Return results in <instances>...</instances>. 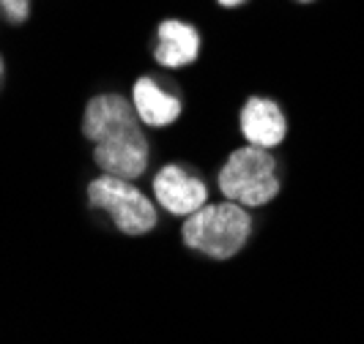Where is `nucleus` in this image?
<instances>
[{
	"instance_id": "1",
	"label": "nucleus",
	"mask_w": 364,
	"mask_h": 344,
	"mask_svg": "<svg viewBox=\"0 0 364 344\" xmlns=\"http://www.w3.org/2000/svg\"><path fill=\"white\" fill-rule=\"evenodd\" d=\"M252 233V218L238 202L203 205L183 221V240L189 249L203 252L211 260H230L244 249Z\"/></svg>"
},
{
	"instance_id": "6",
	"label": "nucleus",
	"mask_w": 364,
	"mask_h": 344,
	"mask_svg": "<svg viewBox=\"0 0 364 344\" xmlns=\"http://www.w3.org/2000/svg\"><path fill=\"white\" fill-rule=\"evenodd\" d=\"M140 115L137 109L129 104L124 96L118 93H102L93 96L85 107V118H82V131L91 143H105L109 137H118L124 131L140 128Z\"/></svg>"
},
{
	"instance_id": "3",
	"label": "nucleus",
	"mask_w": 364,
	"mask_h": 344,
	"mask_svg": "<svg viewBox=\"0 0 364 344\" xmlns=\"http://www.w3.org/2000/svg\"><path fill=\"white\" fill-rule=\"evenodd\" d=\"M88 199L93 208L109 213L115 227L127 235H146L156 227L154 199H148L132 181L102 175L88 186Z\"/></svg>"
},
{
	"instance_id": "9",
	"label": "nucleus",
	"mask_w": 364,
	"mask_h": 344,
	"mask_svg": "<svg viewBox=\"0 0 364 344\" xmlns=\"http://www.w3.org/2000/svg\"><path fill=\"white\" fill-rule=\"evenodd\" d=\"M132 101H134V109H137L140 121L154 128L170 126L181 115V101L176 96H170L167 91H162L159 82H154L151 77H143V79L134 82Z\"/></svg>"
},
{
	"instance_id": "11",
	"label": "nucleus",
	"mask_w": 364,
	"mask_h": 344,
	"mask_svg": "<svg viewBox=\"0 0 364 344\" xmlns=\"http://www.w3.org/2000/svg\"><path fill=\"white\" fill-rule=\"evenodd\" d=\"M222 6H228V9H233V6H241V3H247V0H219Z\"/></svg>"
},
{
	"instance_id": "10",
	"label": "nucleus",
	"mask_w": 364,
	"mask_h": 344,
	"mask_svg": "<svg viewBox=\"0 0 364 344\" xmlns=\"http://www.w3.org/2000/svg\"><path fill=\"white\" fill-rule=\"evenodd\" d=\"M28 0H0V11L9 22H25L28 19Z\"/></svg>"
},
{
	"instance_id": "8",
	"label": "nucleus",
	"mask_w": 364,
	"mask_h": 344,
	"mask_svg": "<svg viewBox=\"0 0 364 344\" xmlns=\"http://www.w3.org/2000/svg\"><path fill=\"white\" fill-rule=\"evenodd\" d=\"M200 55V33L181 19H167L156 30V50L154 57L167 69H181L195 63Z\"/></svg>"
},
{
	"instance_id": "5",
	"label": "nucleus",
	"mask_w": 364,
	"mask_h": 344,
	"mask_svg": "<svg viewBox=\"0 0 364 344\" xmlns=\"http://www.w3.org/2000/svg\"><path fill=\"white\" fill-rule=\"evenodd\" d=\"M154 197L162 205L167 213L173 216H192L195 211H200L208 199L205 183L192 175L189 170H183L178 164H170L156 172L154 178Z\"/></svg>"
},
{
	"instance_id": "2",
	"label": "nucleus",
	"mask_w": 364,
	"mask_h": 344,
	"mask_svg": "<svg viewBox=\"0 0 364 344\" xmlns=\"http://www.w3.org/2000/svg\"><path fill=\"white\" fill-rule=\"evenodd\" d=\"M219 192L244 208L266 205L279 194L277 159L266 148H238L219 170Z\"/></svg>"
},
{
	"instance_id": "12",
	"label": "nucleus",
	"mask_w": 364,
	"mask_h": 344,
	"mask_svg": "<svg viewBox=\"0 0 364 344\" xmlns=\"http://www.w3.org/2000/svg\"><path fill=\"white\" fill-rule=\"evenodd\" d=\"M301 3H310V0H301Z\"/></svg>"
},
{
	"instance_id": "4",
	"label": "nucleus",
	"mask_w": 364,
	"mask_h": 344,
	"mask_svg": "<svg viewBox=\"0 0 364 344\" xmlns=\"http://www.w3.org/2000/svg\"><path fill=\"white\" fill-rule=\"evenodd\" d=\"M93 159L99 170L112 178L134 181L146 172L148 167V140L140 128L124 131L118 137H109L105 143H96Z\"/></svg>"
},
{
	"instance_id": "7",
	"label": "nucleus",
	"mask_w": 364,
	"mask_h": 344,
	"mask_svg": "<svg viewBox=\"0 0 364 344\" xmlns=\"http://www.w3.org/2000/svg\"><path fill=\"white\" fill-rule=\"evenodd\" d=\"M238 123H241V134L247 137L250 145L266 148V150L279 145L288 134L285 112L279 109L277 101L263 99V96L247 99V104L241 107V115H238Z\"/></svg>"
}]
</instances>
